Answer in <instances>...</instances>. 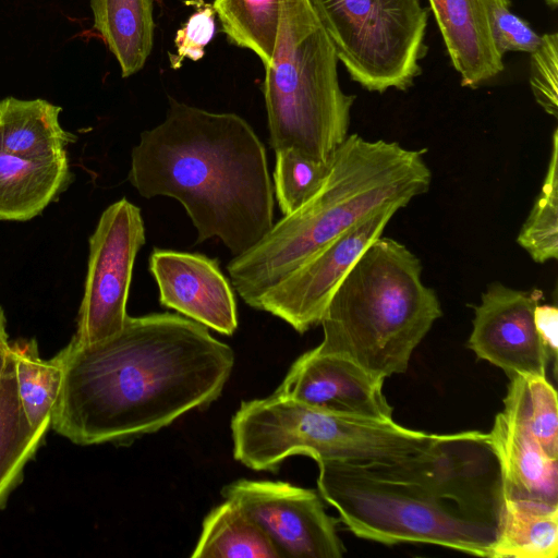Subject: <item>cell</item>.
Instances as JSON below:
<instances>
[{"mask_svg": "<svg viewBox=\"0 0 558 558\" xmlns=\"http://www.w3.org/2000/svg\"><path fill=\"white\" fill-rule=\"evenodd\" d=\"M63 375L50 428L78 446L168 426L216 400L234 354L207 327L170 313L129 316L117 333L61 349Z\"/></svg>", "mask_w": 558, "mask_h": 558, "instance_id": "1", "label": "cell"}, {"mask_svg": "<svg viewBox=\"0 0 558 558\" xmlns=\"http://www.w3.org/2000/svg\"><path fill=\"white\" fill-rule=\"evenodd\" d=\"M317 464L322 497L354 535L490 558L505 496L488 433L436 434L423 451L393 461Z\"/></svg>", "mask_w": 558, "mask_h": 558, "instance_id": "2", "label": "cell"}, {"mask_svg": "<svg viewBox=\"0 0 558 558\" xmlns=\"http://www.w3.org/2000/svg\"><path fill=\"white\" fill-rule=\"evenodd\" d=\"M130 183L145 198L179 201L197 231L234 256L274 226V186L264 144L240 116L211 112L169 97L165 120L141 133Z\"/></svg>", "mask_w": 558, "mask_h": 558, "instance_id": "3", "label": "cell"}, {"mask_svg": "<svg viewBox=\"0 0 558 558\" xmlns=\"http://www.w3.org/2000/svg\"><path fill=\"white\" fill-rule=\"evenodd\" d=\"M424 151L348 135L333 153L319 190L228 263L231 284L241 299L254 308L267 290L339 234L383 208H402L426 193L432 172Z\"/></svg>", "mask_w": 558, "mask_h": 558, "instance_id": "4", "label": "cell"}, {"mask_svg": "<svg viewBox=\"0 0 558 558\" xmlns=\"http://www.w3.org/2000/svg\"><path fill=\"white\" fill-rule=\"evenodd\" d=\"M442 315L422 264L404 244L376 239L331 296L314 350L347 359L385 380L403 374L412 353Z\"/></svg>", "mask_w": 558, "mask_h": 558, "instance_id": "5", "label": "cell"}, {"mask_svg": "<svg viewBox=\"0 0 558 558\" xmlns=\"http://www.w3.org/2000/svg\"><path fill=\"white\" fill-rule=\"evenodd\" d=\"M333 46L310 0H281L271 63L262 90L269 143L329 162L348 136L354 95L339 82Z\"/></svg>", "mask_w": 558, "mask_h": 558, "instance_id": "6", "label": "cell"}, {"mask_svg": "<svg viewBox=\"0 0 558 558\" xmlns=\"http://www.w3.org/2000/svg\"><path fill=\"white\" fill-rule=\"evenodd\" d=\"M235 460L275 470L288 457L319 461L381 462L416 454L436 434L380 421L325 412L274 393L243 401L231 421Z\"/></svg>", "mask_w": 558, "mask_h": 558, "instance_id": "7", "label": "cell"}, {"mask_svg": "<svg viewBox=\"0 0 558 558\" xmlns=\"http://www.w3.org/2000/svg\"><path fill=\"white\" fill-rule=\"evenodd\" d=\"M350 77L368 92L407 90L426 54L420 0H310Z\"/></svg>", "mask_w": 558, "mask_h": 558, "instance_id": "8", "label": "cell"}, {"mask_svg": "<svg viewBox=\"0 0 558 558\" xmlns=\"http://www.w3.org/2000/svg\"><path fill=\"white\" fill-rule=\"evenodd\" d=\"M145 243L141 209L126 198L108 206L89 236L84 294L72 339L89 344L122 329L137 252Z\"/></svg>", "mask_w": 558, "mask_h": 558, "instance_id": "9", "label": "cell"}, {"mask_svg": "<svg viewBox=\"0 0 558 558\" xmlns=\"http://www.w3.org/2000/svg\"><path fill=\"white\" fill-rule=\"evenodd\" d=\"M263 530L282 557L340 558L338 520L318 495L284 482L240 480L222 489Z\"/></svg>", "mask_w": 558, "mask_h": 558, "instance_id": "10", "label": "cell"}, {"mask_svg": "<svg viewBox=\"0 0 558 558\" xmlns=\"http://www.w3.org/2000/svg\"><path fill=\"white\" fill-rule=\"evenodd\" d=\"M399 209L383 208L339 234L267 290L254 308L279 317L300 333L320 324L343 278Z\"/></svg>", "mask_w": 558, "mask_h": 558, "instance_id": "11", "label": "cell"}, {"mask_svg": "<svg viewBox=\"0 0 558 558\" xmlns=\"http://www.w3.org/2000/svg\"><path fill=\"white\" fill-rule=\"evenodd\" d=\"M541 299V290L523 291L493 282L475 306L468 344L478 359L501 368L509 380L546 376L550 365L535 326Z\"/></svg>", "mask_w": 558, "mask_h": 558, "instance_id": "12", "label": "cell"}, {"mask_svg": "<svg viewBox=\"0 0 558 558\" xmlns=\"http://www.w3.org/2000/svg\"><path fill=\"white\" fill-rule=\"evenodd\" d=\"M66 147L0 126V220L28 221L72 183Z\"/></svg>", "mask_w": 558, "mask_h": 558, "instance_id": "13", "label": "cell"}, {"mask_svg": "<svg viewBox=\"0 0 558 558\" xmlns=\"http://www.w3.org/2000/svg\"><path fill=\"white\" fill-rule=\"evenodd\" d=\"M384 381L347 359L313 349L292 364L275 393L329 413L391 421Z\"/></svg>", "mask_w": 558, "mask_h": 558, "instance_id": "14", "label": "cell"}, {"mask_svg": "<svg viewBox=\"0 0 558 558\" xmlns=\"http://www.w3.org/2000/svg\"><path fill=\"white\" fill-rule=\"evenodd\" d=\"M148 266L162 306L226 336L236 330L233 290L216 258L155 247Z\"/></svg>", "mask_w": 558, "mask_h": 558, "instance_id": "15", "label": "cell"}, {"mask_svg": "<svg viewBox=\"0 0 558 558\" xmlns=\"http://www.w3.org/2000/svg\"><path fill=\"white\" fill-rule=\"evenodd\" d=\"M488 436L499 461L505 500L558 510V460L502 411Z\"/></svg>", "mask_w": 558, "mask_h": 558, "instance_id": "16", "label": "cell"}, {"mask_svg": "<svg viewBox=\"0 0 558 558\" xmlns=\"http://www.w3.org/2000/svg\"><path fill=\"white\" fill-rule=\"evenodd\" d=\"M463 87L476 88L504 71L483 0H427Z\"/></svg>", "mask_w": 558, "mask_h": 558, "instance_id": "17", "label": "cell"}, {"mask_svg": "<svg viewBox=\"0 0 558 558\" xmlns=\"http://www.w3.org/2000/svg\"><path fill=\"white\" fill-rule=\"evenodd\" d=\"M49 429L50 422L34 428L24 413L9 347L0 368V510L22 483L26 464L36 456Z\"/></svg>", "mask_w": 558, "mask_h": 558, "instance_id": "18", "label": "cell"}, {"mask_svg": "<svg viewBox=\"0 0 558 558\" xmlns=\"http://www.w3.org/2000/svg\"><path fill=\"white\" fill-rule=\"evenodd\" d=\"M90 8L122 77L142 70L154 46V0H90Z\"/></svg>", "mask_w": 558, "mask_h": 558, "instance_id": "19", "label": "cell"}, {"mask_svg": "<svg viewBox=\"0 0 558 558\" xmlns=\"http://www.w3.org/2000/svg\"><path fill=\"white\" fill-rule=\"evenodd\" d=\"M192 557L281 558L263 530L230 499L205 518Z\"/></svg>", "mask_w": 558, "mask_h": 558, "instance_id": "20", "label": "cell"}, {"mask_svg": "<svg viewBox=\"0 0 558 558\" xmlns=\"http://www.w3.org/2000/svg\"><path fill=\"white\" fill-rule=\"evenodd\" d=\"M15 380L24 413L34 428L50 422L63 375V352L49 360L39 355L35 338L10 342Z\"/></svg>", "mask_w": 558, "mask_h": 558, "instance_id": "21", "label": "cell"}, {"mask_svg": "<svg viewBox=\"0 0 558 558\" xmlns=\"http://www.w3.org/2000/svg\"><path fill=\"white\" fill-rule=\"evenodd\" d=\"M558 510L505 500L490 558H556Z\"/></svg>", "mask_w": 558, "mask_h": 558, "instance_id": "22", "label": "cell"}, {"mask_svg": "<svg viewBox=\"0 0 558 558\" xmlns=\"http://www.w3.org/2000/svg\"><path fill=\"white\" fill-rule=\"evenodd\" d=\"M216 16L228 41L251 50L264 69L271 63L281 14V0H215Z\"/></svg>", "mask_w": 558, "mask_h": 558, "instance_id": "23", "label": "cell"}, {"mask_svg": "<svg viewBox=\"0 0 558 558\" xmlns=\"http://www.w3.org/2000/svg\"><path fill=\"white\" fill-rule=\"evenodd\" d=\"M502 412L522 424L548 457L558 460L557 392L546 376L510 379Z\"/></svg>", "mask_w": 558, "mask_h": 558, "instance_id": "24", "label": "cell"}, {"mask_svg": "<svg viewBox=\"0 0 558 558\" xmlns=\"http://www.w3.org/2000/svg\"><path fill=\"white\" fill-rule=\"evenodd\" d=\"M532 259L543 264L558 258V130L542 190L517 239Z\"/></svg>", "mask_w": 558, "mask_h": 558, "instance_id": "25", "label": "cell"}, {"mask_svg": "<svg viewBox=\"0 0 558 558\" xmlns=\"http://www.w3.org/2000/svg\"><path fill=\"white\" fill-rule=\"evenodd\" d=\"M275 153L274 192L282 215L287 216L319 190L327 177L330 160L317 161L291 148Z\"/></svg>", "mask_w": 558, "mask_h": 558, "instance_id": "26", "label": "cell"}, {"mask_svg": "<svg viewBox=\"0 0 558 558\" xmlns=\"http://www.w3.org/2000/svg\"><path fill=\"white\" fill-rule=\"evenodd\" d=\"M530 85L536 102L546 113L558 117V34L541 36L530 53Z\"/></svg>", "mask_w": 558, "mask_h": 558, "instance_id": "27", "label": "cell"}, {"mask_svg": "<svg viewBox=\"0 0 558 558\" xmlns=\"http://www.w3.org/2000/svg\"><path fill=\"white\" fill-rule=\"evenodd\" d=\"M498 52H533L541 41L531 26L510 10L509 0H483Z\"/></svg>", "mask_w": 558, "mask_h": 558, "instance_id": "28", "label": "cell"}, {"mask_svg": "<svg viewBox=\"0 0 558 558\" xmlns=\"http://www.w3.org/2000/svg\"><path fill=\"white\" fill-rule=\"evenodd\" d=\"M196 7L174 37V53H169L172 70L182 66L185 59L199 61L205 56V48L216 34V12L213 4L203 0L187 1Z\"/></svg>", "mask_w": 558, "mask_h": 558, "instance_id": "29", "label": "cell"}, {"mask_svg": "<svg viewBox=\"0 0 558 558\" xmlns=\"http://www.w3.org/2000/svg\"><path fill=\"white\" fill-rule=\"evenodd\" d=\"M535 326L556 375L558 352V310L555 305L538 304L535 308Z\"/></svg>", "mask_w": 558, "mask_h": 558, "instance_id": "30", "label": "cell"}, {"mask_svg": "<svg viewBox=\"0 0 558 558\" xmlns=\"http://www.w3.org/2000/svg\"><path fill=\"white\" fill-rule=\"evenodd\" d=\"M10 342L7 316L2 305L0 304V368L9 351Z\"/></svg>", "mask_w": 558, "mask_h": 558, "instance_id": "31", "label": "cell"}, {"mask_svg": "<svg viewBox=\"0 0 558 558\" xmlns=\"http://www.w3.org/2000/svg\"><path fill=\"white\" fill-rule=\"evenodd\" d=\"M546 4L551 9H556L558 4V0H545Z\"/></svg>", "mask_w": 558, "mask_h": 558, "instance_id": "32", "label": "cell"}]
</instances>
